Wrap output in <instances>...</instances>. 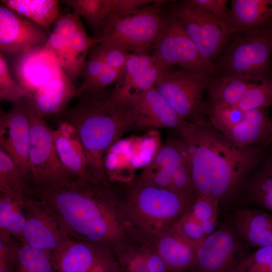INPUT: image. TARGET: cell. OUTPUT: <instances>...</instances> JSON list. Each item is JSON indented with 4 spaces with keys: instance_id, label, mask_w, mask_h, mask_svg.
<instances>
[{
    "instance_id": "cell-1",
    "label": "cell",
    "mask_w": 272,
    "mask_h": 272,
    "mask_svg": "<svg viewBox=\"0 0 272 272\" xmlns=\"http://www.w3.org/2000/svg\"><path fill=\"white\" fill-rule=\"evenodd\" d=\"M32 196L45 204L68 238L113 252L137 237L126 213L121 184L76 179Z\"/></svg>"
},
{
    "instance_id": "cell-2",
    "label": "cell",
    "mask_w": 272,
    "mask_h": 272,
    "mask_svg": "<svg viewBox=\"0 0 272 272\" xmlns=\"http://www.w3.org/2000/svg\"><path fill=\"white\" fill-rule=\"evenodd\" d=\"M176 131L189 154L195 196L214 198L220 209L239 203L243 183L265 158L269 146L241 148L209 120L185 121Z\"/></svg>"
},
{
    "instance_id": "cell-3",
    "label": "cell",
    "mask_w": 272,
    "mask_h": 272,
    "mask_svg": "<svg viewBox=\"0 0 272 272\" xmlns=\"http://www.w3.org/2000/svg\"><path fill=\"white\" fill-rule=\"evenodd\" d=\"M82 95L77 104L60 112L61 121L76 129L92 178L98 182H107L105 155L125 133L135 127L132 110L126 102L113 100L109 93Z\"/></svg>"
},
{
    "instance_id": "cell-4",
    "label": "cell",
    "mask_w": 272,
    "mask_h": 272,
    "mask_svg": "<svg viewBox=\"0 0 272 272\" xmlns=\"http://www.w3.org/2000/svg\"><path fill=\"white\" fill-rule=\"evenodd\" d=\"M124 185L129 221L138 236L151 242L173 227L195 197L159 187L137 176Z\"/></svg>"
},
{
    "instance_id": "cell-5",
    "label": "cell",
    "mask_w": 272,
    "mask_h": 272,
    "mask_svg": "<svg viewBox=\"0 0 272 272\" xmlns=\"http://www.w3.org/2000/svg\"><path fill=\"white\" fill-rule=\"evenodd\" d=\"M271 52L272 27L237 31L215 64L217 75L254 82L272 79Z\"/></svg>"
},
{
    "instance_id": "cell-6",
    "label": "cell",
    "mask_w": 272,
    "mask_h": 272,
    "mask_svg": "<svg viewBox=\"0 0 272 272\" xmlns=\"http://www.w3.org/2000/svg\"><path fill=\"white\" fill-rule=\"evenodd\" d=\"M167 2L156 1L122 16H108L103 32L97 38L98 44L133 54H149L164 16L160 6Z\"/></svg>"
},
{
    "instance_id": "cell-7",
    "label": "cell",
    "mask_w": 272,
    "mask_h": 272,
    "mask_svg": "<svg viewBox=\"0 0 272 272\" xmlns=\"http://www.w3.org/2000/svg\"><path fill=\"white\" fill-rule=\"evenodd\" d=\"M28 106L30 123L29 188L31 194L59 187L76 179L66 171L58 157L54 143V130Z\"/></svg>"
},
{
    "instance_id": "cell-8",
    "label": "cell",
    "mask_w": 272,
    "mask_h": 272,
    "mask_svg": "<svg viewBox=\"0 0 272 272\" xmlns=\"http://www.w3.org/2000/svg\"><path fill=\"white\" fill-rule=\"evenodd\" d=\"M169 13L176 19L201 55L214 65L236 32L228 22L207 15L186 0L174 3Z\"/></svg>"
},
{
    "instance_id": "cell-9",
    "label": "cell",
    "mask_w": 272,
    "mask_h": 272,
    "mask_svg": "<svg viewBox=\"0 0 272 272\" xmlns=\"http://www.w3.org/2000/svg\"><path fill=\"white\" fill-rule=\"evenodd\" d=\"M251 253L230 217L199 245L192 270L194 272H235Z\"/></svg>"
},
{
    "instance_id": "cell-10",
    "label": "cell",
    "mask_w": 272,
    "mask_h": 272,
    "mask_svg": "<svg viewBox=\"0 0 272 272\" xmlns=\"http://www.w3.org/2000/svg\"><path fill=\"white\" fill-rule=\"evenodd\" d=\"M153 55L169 66L208 76L217 75L215 65L205 59L176 19L164 14L153 44Z\"/></svg>"
},
{
    "instance_id": "cell-11",
    "label": "cell",
    "mask_w": 272,
    "mask_h": 272,
    "mask_svg": "<svg viewBox=\"0 0 272 272\" xmlns=\"http://www.w3.org/2000/svg\"><path fill=\"white\" fill-rule=\"evenodd\" d=\"M208 76L185 70L170 71L155 86L184 121L208 120L204 101Z\"/></svg>"
},
{
    "instance_id": "cell-12",
    "label": "cell",
    "mask_w": 272,
    "mask_h": 272,
    "mask_svg": "<svg viewBox=\"0 0 272 272\" xmlns=\"http://www.w3.org/2000/svg\"><path fill=\"white\" fill-rule=\"evenodd\" d=\"M56 272H122L110 249L67 238L51 252Z\"/></svg>"
},
{
    "instance_id": "cell-13",
    "label": "cell",
    "mask_w": 272,
    "mask_h": 272,
    "mask_svg": "<svg viewBox=\"0 0 272 272\" xmlns=\"http://www.w3.org/2000/svg\"><path fill=\"white\" fill-rule=\"evenodd\" d=\"M0 145L1 149L11 157L18 166L29 188L30 123L29 108L25 98L13 104L9 111L1 115Z\"/></svg>"
},
{
    "instance_id": "cell-14",
    "label": "cell",
    "mask_w": 272,
    "mask_h": 272,
    "mask_svg": "<svg viewBox=\"0 0 272 272\" xmlns=\"http://www.w3.org/2000/svg\"><path fill=\"white\" fill-rule=\"evenodd\" d=\"M170 69L153 54L129 53L124 72L110 96L116 101L126 102L130 96L154 87Z\"/></svg>"
},
{
    "instance_id": "cell-15",
    "label": "cell",
    "mask_w": 272,
    "mask_h": 272,
    "mask_svg": "<svg viewBox=\"0 0 272 272\" xmlns=\"http://www.w3.org/2000/svg\"><path fill=\"white\" fill-rule=\"evenodd\" d=\"M22 207L26 223L21 242L51 252L67 238L52 213L41 200L28 195Z\"/></svg>"
},
{
    "instance_id": "cell-16",
    "label": "cell",
    "mask_w": 272,
    "mask_h": 272,
    "mask_svg": "<svg viewBox=\"0 0 272 272\" xmlns=\"http://www.w3.org/2000/svg\"><path fill=\"white\" fill-rule=\"evenodd\" d=\"M49 35L29 19L0 5L1 51L16 54L44 45Z\"/></svg>"
},
{
    "instance_id": "cell-17",
    "label": "cell",
    "mask_w": 272,
    "mask_h": 272,
    "mask_svg": "<svg viewBox=\"0 0 272 272\" xmlns=\"http://www.w3.org/2000/svg\"><path fill=\"white\" fill-rule=\"evenodd\" d=\"M126 102L132 110L135 128L177 130L185 122L155 87L130 96Z\"/></svg>"
},
{
    "instance_id": "cell-18",
    "label": "cell",
    "mask_w": 272,
    "mask_h": 272,
    "mask_svg": "<svg viewBox=\"0 0 272 272\" xmlns=\"http://www.w3.org/2000/svg\"><path fill=\"white\" fill-rule=\"evenodd\" d=\"M42 45L16 54L13 64V77L26 91L25 98L31 97L46 85L59 66L43 55Z\"/></svg>"
},
{
    "instance_id": "cell-19",
    "label": "cell",
    "mask_w": 272,
    "mask_h": 272,
    "mask_svg": "<svg viewBox=\"0 0 272 272\" xmlns=\"http://www.w3.org/2000/svg\"><path fill=\"white\" fill-rule=\"evenodd\" d=\"M189 160L185 142L178 135L171 137L137 176L159 187L167 188L174 173Z\"/></svg>"
},
{
    "instance_id": "cell-20",
    "label": "cell",
    "mask_w": 272,
    "mask_h": 272,
    "mask_svg": "<svg viewBox=\"0 0 272 272\" xmlns=\"http://www.w3.org/2000/svg\"><path fill=\"white\" fill-rule=\"evenodd\" d=\"M78 90L65 72L59 66L46 85L25 99L34 114L43 118L64 109L73 98L78 96Z\"/></svg>"
},
{
    "instance_id": "cell-21",
    "label": "cell",
    "mask_w": 272,
    "mask_h": 272,
    "mask_svg": "<svg viewBox=\"0 0 272 272\" xmlns=\"http://www.w3.org/2000/svg\"><path fill=\"white\" fill-rule=\"evenodd\" d=\"M152 242L169 272H185L193 268L199 245L175 225Z\"/></svg>"
},
{
    "instance_id": "cell-22",
    "label": "cell",
    "mask_w": 272,
    "mask_h": 272,
    "mask_svg": "<svg viewBox=\"0 0 272 272\" xmlns=\"http://www.w3.org/2000/svg\"><path fill=\"white\" fill-rule=\"evenodd\" d=\"M122 272H169L153 242L135 237L113 251Z\"/></svg>"
},
{
    "instance_id": "cell-23",
    "label": "cell",
    "mask_w": 272,
    "mask_h": 272,
    "mask_svg": "<svg viewBox=\"0 0 272 272\" xmlns=\"http://www.w3.org/2000/svg\"><path fill=\"white\" fill-rule=\"evenodd\" d=\"M58 157L66 171L75 179L94 180L88 171L84 150L75 128L61 121L53 131Z\"/></svg>"
},
{
    "instance_id": "cell-24",
    "label": "cell",
    "mask_w": 272,
    "mask_h": 272,
    "mask_svg": "<svg viewBox=\"0 0 272 272\" xmlns=\"http://www.w3.org/2000/svg\"><path fill=\"white\" fill-rule=\"evenodd\" d=\"M225 137L241 148L251 145L270 146L272 144V120L268 108L245 110L244 119Z\"/></svg>"
},
{
    "instance_id": "cell-25",
    "label": "cell",
    "mask_w": 272,
    "mask_h": 272,
    "mask_svg": "<svg viewBox=\"0 0 272 272\" xmlns=\"http://www.w3.org/2000/svg\"><path fill=\"white\" fill-rule=\"evenodd\" d=\"M231 218L250 248L272 246V214L260 210L239 208L234 210Z\"/></svg>"
},
{
    "instance_id": "cell-26",
    "label": "cell",
    "mask_w": 272,
    "mask_h": 272,
    "mask_svg": "<svg viewBox=\"0 0 272 272\" xmlns=\"http://www.w3.org/2000/svg\"><path fill=\"white\" fill-rule=\"evenodd\" d=\"M228 23L236 31L272 27V0H232Z\"/></svg>"
},
{
    "instance_id": "cell-27",
    "label": "cell",
    "mask_w": 272,
    "mask_h": 272,
    "mask_svg": "<svg viewBox=\"0 0 272 272\" xmlns=\"http://www.w3.org/2000/svg\"><path fill=\"white\" fill-rule=\"evenodd\" d=\"M240 203L249 205L272 213V152L243 183Z\"/></svg>"
},
{
    "instance_id": "cell-28",
    "label": "cell",
    "mask_w": 272,
    "mask_h": 272,
    "mask_svg": "<svg viewBox=\"0 0 272 272\" xmlns=\"http://www.w3.org/2000/svg\"><path fill=\"white\" fill-rule=\"evenodd\" d=\"M41 52L48 60L61 67L73 82L83 75L86 57L77 53L57 34L51 33Z\"/></svg>"
},
{
    "instance_id": "cell-29",
    "label": "cell",
    "mask_w": 272,
    "mask_h": 272,
    "mask_svg": "<svg viewBox=\"0 0 272 272\" xmlns=\"http://www.w3.org/2000/svg\"><path fill=\"white\" fill-rule=\"evenodd\" d=\"M1 3L35 23L49 35L50 28L59 16V2L55 0H3Z\"/></svg>"
},
{
    "instance_id": "cell-30",
    "label": "cell",
    "mask_w": 272,
    "mask_h": 272,
    "mask_svg": "<svg viewBox=\"0 0 272 272\" xmlns=\"http://www.w3.org/2000/svg\"><path fill=\"white\" fill-rule=\"evenodd\" d=\"M253 82L243 78L215 75L209 77L206 91L211 101L222 105L236 106Z\"/></svg>"
},
{
    "instance_id": "cell-31",
    "label": "cell",
    "mask_w": 272,
    "mask_h": 272,
    "mask_svg": "<svg viewBox=\"0 0 272 272\" xmlns=\"http://www.w3.org/2000/svg\"><path fill=\"white\" fill-rule=\"evenodd\" d=\"M0 190L23 205L29 189L11 157L0 148Z\"/></svg>"
},
{
    "instance_id": "cell-32",
    "label": "cell",
    "mask_w": 272,
    "mask_h": 272,
    "mask_svg": "<svg viewBox=\"0 0 272 272\" xmlns=\"http://www.w3.org/2000/svg\"><path fill=\"white\" fill-rule=\"evenodd\" d=\"M26 219L22 205L3 193H0V238L22 239Z\"/></svg>"
},
{
    "instance_id": "cell-33",
    "label": "cell",
    "mask_w": 272,
    "mask_h": 272,
    "mask_svg": "<svg viewBox=\"0 0 272 272\" xmlns=\"http://www.w3.org/2000/svg\"><path fill=\"white\" fill-rule=\"evenodd\" d=\"M15 272H56L51 252L20 242Z\"/></svg>"
},
{
    "instance_id": "cell-34",
    "label": "cell",
    "mask_w": 272,
    "mask_h": 272,
    "mask_svg": "<svg viewBox=\"0 0 272 272\" xmlns=\"http://www.w3.org/2000/svg\"><path fill=\"white\" fill-rule=\"evenodd\" d=\"M220 207L214 198L196 196L186 214L202 230L208 237L219 226L218 215Z\"/></svg>"
},
{
    "instance_id": "cell-35",
    "label": "cell",
    "mask_w": 272,
    "mask_h": 272,
    "mask_svg": "<svg viewBox=\"0 0 272 272\" xmlns=\"http://www.w3.org/2000/svg\"><path fill=\"white\" fill-rule=\"evenodd\" d=\"M61 3L83 17L98 38L103 32L108 16L105 0H66Z\"/></svg>"
},
{
    "instance_id": "cell-36",
    "label": "cell",
    "mask_w": 272,
    "mask_h": 272,
    "mask_svg": "<svg viewBox=\"0 0 272 272\" xmlns=\"http://www.w3.org/2000/svg\"><path fill=\"white\" fill-rule=\"evenodd\" d=\"M272 106V79L253 82L236 105L245 111Z\"/></svg>"
},
{
    "instance_id": "cell-37",
    "label": "cell",
    "mask_w": 272,
    "mask_h": 272,
    "mask_svg": "<svg viewBox=\"0 0 272 272\" xmlns=\"http://www.w3.org/2000/svg\"><path fill=\"white\" fill-rule=\"evenodd\" d=\"M27 93L10 73L8 63L4 53L0 52V99L13 104L26 97Z\"/></svg>"
},
{
    "instance_id": "cell-38",
    "label": "cell",
    "mask_w": 272,
    "mask_h": 272,
    "mask_svg": "<svg viewBox=\"0 0 272 272\" xmlns=\"http://www.w3.org/2000/svg\"><path fill=\"white\" fill-rule=\"evenodd\" d=\"M235 272H272V246L252 252L238 265Z\"/></svg>"
},
{
    "instance_id": "cell-39",
    "label": "cell",
    "mask_w": 272,
    "mask_h": 272,
    "mask_svg": "<svg viewBox=\"0 0 272 272\" xmlns=\"http://www.w3.org/2000/svg\"><path fill=\"white\" fill-rule=\"evenodd\" d=\"M100 45L94 46L86 61L83 76V81L78 88V96L86 92L96 80L105 67Z\"/></svg>"
},
{
    "instance_id": "cell-40",
    "label": "cell",
    "mask_w": 272,
    "mask_h": 272,
    "mask_svg": "<svg viewBox=\"0 0 272 272\" xmlns=\"http://www.w3.org/2000/svg\"><path fill=\"white\" fill-rule=\"evenodd\" d=\"M167 188L189 197L196 196L193 188L190 160L176 170Z\"/></svg>"
},
{
    "instance_id": "cell-41",
    "label": "cell",
    "mask_w": 272,
    "mask_h": 272,
    "mask_svg": "<svg viewBox=\"0 0 272 272\" xmlns=\"http://www.w3.org/2000/svg\"><path fill=\"white\" fill-rule=\"evenodd\" d=\"M81 17L75 11L59 15L53 23L52 32L67 42L76 32L84 28Z\"/></svg>"
},
{
    "instance_id": "cell-42",
    "label": "cell",
    "mask_w": 272,
    "mask_h": 272,
    "mask_svg": "<svg viewBox=\"0 0 272 272\" xmlns=\"http://www.w3.org/2000/svg\"><path fill=\"white\" fill-rule=\"evenodd\" d=\"M191 6L219 21L228 22L229 10L227 0H186Z\"/></svg>"
},
{
    "instance_id": "cell-43",
    "label": "cell",
    "mask_w": 272,
    "mask_h": 272,
    "mask_svg": "<svg viewBox=\"0 0 272 272\" xmlns=\"http://www.w3.org/2000/svg\"><path fill=\"white\" fill-rule=\"evenodd\" d=\"M19 246L13 237L0 238V272H15Z\"/></svg>"
},
{
    "instance_id": "cell-44",
    "label": "cell",
    "mask_w": 272,
    "mask_h": 272,
    "mask_svg": "<svg viewBox=\"0 0 272 272\" xmlns=\"http://www.w3.org/2000/svg\"><path fill=\"white\" fill-rule=\"evenodd\" d=\"M156 2L153 0H105L108 17L122 16Z\"/></svg>"
},
{
    "instance_id": "cell-45",
    "label": "cell",
    "mask_w": 272,
    "mask_h": 272,
    "mask_svg": "<svg viewBox=\"0 0 272 272\" xmlns=\"http://www.w3.org/2000/svg\"><path fill=\"white\" fill-rule=\"evenodd\" d=\"M100 46L105 65L118 71L122 75L129 53L118 48Z\"/></svg>"
},
{
    "instance_id": "cell-46",
    "label": "cell",
    "mask_w": 272,
    "mask_h": 272,
    "mask_svg": "<svg viewBox=\"0 0 272 272\" xmlns=\"http://www.w3.org/2000/svg\"><path fill=\"white\" fill-rule=\"evenodd\" d=\"M78 54L86 57L88 51L99 43L98 38L89 36L84 28L76 32L67 41Z\"/></svg>"
},
{
    "instance_id": "cell-47",
    "label": "cell",
    "mask_w": 272,
    "mask_h": 272,
    "mask_svg": "<svg viewBox=\"0 0 272 272\" xmlns=\"http://www.w3.org/2000/svg\"><path fill=\"white\" fill-rule=\"evenodd\" d=\"M121 76L122 74L120 72L105 65L102 72L85 93L91 94L100 93L108 85L118 81Z\"/></svg>"
},
{
    "instance_id": "cell-48",
    "label": "cell",
    "mask_w": 272,
    "mask_h": 272,
    "mask_svg": "<svg viewBox=\"0 0 272 272\" xmlns=\"http://www.w3.org/2000/svg\"><path fill=\"white\" fill-rule=\"evenodd\" d=\"M185 272H194L193 270H188L187 271H185Z\"/></svg>"
}]
</instances>
